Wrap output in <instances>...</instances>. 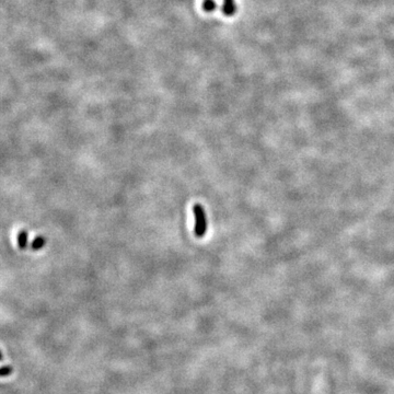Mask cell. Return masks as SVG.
Masks as SVG:
<instances>
[{
  "mask_svg": "<svg viewBox=\"0 0 394 394\" xmlns=\"http://www.w3.org/2000/svg\"><path fill=\"white\" fill-rule=\"evenodd\" d=\"M193 214L195 217V226H194V233L197 238H203L207 231V218L205 214V209L199 204L193 206Z\"/></svg>",
  "mask_w": 394,
  "mask_h": 394,
  "instance_id": "1",
  "label": "cell"
},
{
  "mask_svg": "<svg viewBox=\"0 0 394 394\" xmlns=\"http://www.w3.org/2000/svg\"><path fill=\"white\" fill-rule=\"evenodd\" d=\"M0 360H2V354H1V351H0Z\"/></svg>",
  "mask_w": 394,
  "mask_h": 394,
  "instance_id": "6",
  "label": "cell"
},
{
  "mask_svg": "<svg viewBox=\"0 0 394 394\" xmlns=\"http://www.w3.org/2000/svg\"><path fill=\"white\" fill-rule=\"evenodd\" d=\"M203 7L205 11L211 12L216 9V3L214 2V0H204ZM222 12L226 15H229V17H231V15L237 12V7H235L234 0H224Z\"/></svg>",
  "mask_w": 394,
  "mask_h": 394,
  "instance_id": "2",
  "label": "cell"
},
{
  "mask_svg": "<svg viewBox=\"0 0 394 394\" xmlns=\"http://www.w3.org/2000/svg\"><path fill=\"white\" fill-rule=\"evenodd\" d=\"M46 244V239L43 235H38L37 238H35L32 243H31V248L34 251H39L41 249H43Z\"/></svg>",
  "mask_w": 394,
  "mask_h": 394,
  "instance_id": "4",
  "label": "cell"
},
{
  "mask_svg": "<svg viewBox=\"0 0 394 394\" xmlns=\"http://www.w3.org/2000/svg\"><path fill=\"white\" fill-rule=\"evenodd\" d=\"M28 241H29V232L27 230H21L17 235L18 247L21 250H25L28 247Z\"/></svg>",
  "mask_w": 394,
  "mask_h": 394,
  "instance_id": "3",
  "label": "cell"
},
{
  "mask_svg": "<svg viewBox=\"0 0 394 394\" xmlns=\"http://www.w3.org/2000/svg\"><path fill=\"white\" fill-rule=\"evenodd\" d=\"M12 372V367L10 366H4L2 368H0V377H6L10 373Z\"/></svg>",
  "mask_w": 394,
  "mask_h": 394,
  "instance_id": "5",
  "label": "cell"
}]
</instances>
